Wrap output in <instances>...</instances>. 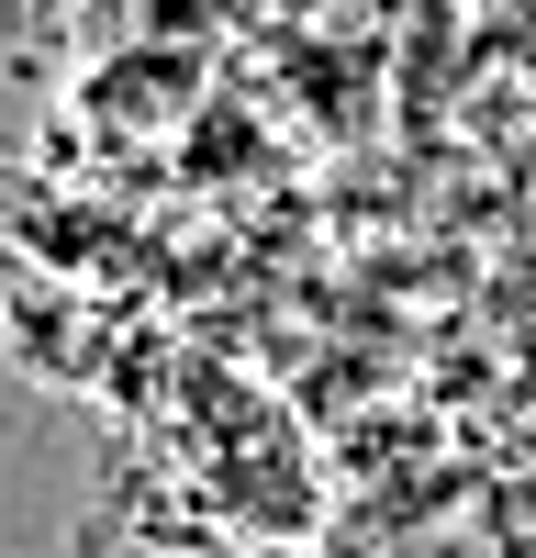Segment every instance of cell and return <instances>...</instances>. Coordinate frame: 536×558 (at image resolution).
<instances>
[{"label":"cell","mask_w":536,"mask_h":558,"mask_svg":"<svg viewBox=\"0 0 536 558\" xmlns=\"http://www.w3.org/2000/svg\"><path fill=\"white\" fill-rule=\"evenodd\" d=\"M45 12H57V0H45Z\"/></svg>","instance_id":"cell-1"}]
</instances>
